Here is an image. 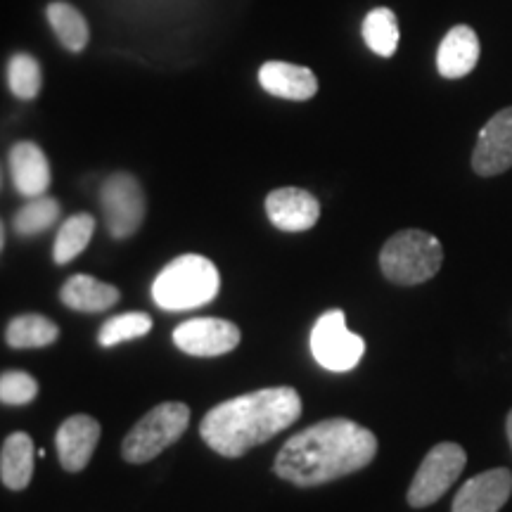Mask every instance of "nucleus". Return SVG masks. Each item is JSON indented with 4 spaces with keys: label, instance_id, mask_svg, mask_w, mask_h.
I'll return each mask as SVG.
<instances>
[{
    "label": "nucleus",
    "instance_id": "obj_3",
    "mask_svg": "<svg viewBox=\"0 0 512 512\" xmlns=\"http://www.w3.org/2000/svg\"><path fill=\"white\" fill-rule=\"evenodd\" d=\"M221 275L207 256L183 254L171 261L152 285V299L164 311H190L214 302Z\"/></svg>",
    "mask_w": 512,
    "mask_h": 512
},
{
    "label": "nucleus",
    "instance_id": "obj_23",
    "mask_svg": "<svg viewBox=\"0 0 512 512\" xmlns=\"http://www.w3.org/2000/svg\"><path fill=\"white\" fill-rule=\"evenodd\" d=\"M57 219H60V202L53 200V197L41 195L29 200L17 211L15 230L22 238H29V235H38L48 230Z\"/></svg>",
    "mask_w": 512,
    "mask_h": 512
},
{
    "label": "nucleus",
    "instance_id": "obj_4",
    "mask_svg": "<svg viewBox=\"0 0 512 512\" xmlns=\"http://www.w3.org/2000/svg\"><path fill=\"white\" fill-rule=\"evenodd\" d=\"M444 264V247L425 230H399L384 242L380 252V268L389 283L413 287L427 283L439 273Z\"/></svg>",
    "mask_w": 512,
    "mask_h": 512
},
{
    "label": "nucleus",
    "instance_id": "obj_25",
    "mask_svg": "<svg viewBox=\"0 0 512 512\" xmlns=\"http://www.w3.org/2000/svg\"><path fill=\"white\" fill-rule=\"evenodd\" d=\"M150 330H152V318L147 316V313H140V311L121 313V316H114L102 325L98 342L100 347H117V344L128 342V339L145 337Z\"/></svg>",
    "mask_w": 512,
    "mask_h": 512
},
{
    "label": "nucleus",
    "instance_id": "obj_27",
    "mask_svg": "<svg viewBox=\"0 0 512 512\" xmlns=\"http://www.w3.org/2000/svg\"><path fill=\"white\" fill-rule=\"evenodd\" d=\"M505 432H508V441H510V448H512V411L508 413V420H505Z\"/></svg>",
    "mask_w": 512,
    "mask_h": 512
},
{
    "label": "nucleus",
    "instance_id": "obj_21",
    "mask_svg": "<svg viewBox=\"0 0 512 512\" xmlns=\"http://www.w3.org/2000/svg\"><path fill=\"white\" fill-rule=\"evenodd\" d=\"M363 41L380 57H392L399 48V22L389 8L370 10L363 19Z\"/></svg>",
    "mask_w": 512,
    "mask_h": 512
},
{
    "label": "nucleus",
    "instance_id": "obj_10",
    "mask_svg": "<svg viewBox=\"0 0 512 512\" xmlns=\"http://www.w3.org/2000/svg\"><path fill=\"white\" fill-rule=\"evenodd\" d=\"M512 166V107L494 114L479 131L472 169L479 176L489 178L508 171Z\"/></svg>",
    "mask_w": 512,
    "mask_h": 512
},
{
    "label": "nucleus",
    "instance_id": "obj_8",
    "mask_svg": "<svg viewBox=\"0 0 512 512\" xmlns=\"http://www.w3.org/2000/svg\"><path fill=\"white\" fill-rule=\"evenodd\" d=\"M100 204L105 211L107 228L114 240H126L138 233L145 219V195L136 176L119 171L102 183Z\"/></svg>",
    "mask_w": 512,
    "mask_h": 512
},
{
    "label": "nucleus",
    "instance_id": "obj_13",
    "mask_svg": "<svg viewBox=\"0 0 512 512\" xmlns=\"http://www.w3.org/2000/svg\"><path fill=\"white\" fill-rule=\"evenodd\" d=\"M100 441V422L91 415H72L55 434L60 463L67 472H81L91 463L95 446Z\"/></svg>",
    "mask_w": 512,
    "mask_h": 512
},
{
    "label": "nucleus",
    "instance_id": "obj_14",
    "mask_svg": "<svg viewBox=\"0 0 512 512\" xmlns=\"http://www.w3.org/2000/svg\"><path fill=\"white\" fill-rule=\"evenodd\" d=\"M259 83L275 98L306 102L318 93V79L309 67L271 60L259 69Z\"/></svg>",
    "mask_w": 512,
    "mask_h": 512
},
{
    "label": "nucleus",
    "instance_id": "obj_20",
    "mask_svg": "<svg viewBox=\"0 0 512 512\" xmlns=\"http://www.w3.org/2000/svg\"><path fill=\"white\" fill-rule=\"evenodd\" d=\"M46 15L64 48L72 50V53H81L88 46L91 29H88V22L74 5L64 3V0H55V3L48 5Z\"/></svg>",
    "mask_w": 512,
    "mask_h": 512
},
{
    "label": "nucleus",
    "instance_id": "obj_9",
    "mask_svg": "<svg viewBox=\"0 0 512 512\" xmlns=\"http://www.w3.org/2000/svg\"><path fill=\"white\" fill-rule=\"evenodd\" d=\"M240 328L223 318H192L174 330V344L190 356H221L240 344Z\"/></svg>",
    "mask_w": 512,
    "mask_h": 512
},
{
    "label": "nucleus",
    "instance_id": "obj_1",
    "mask_svg": "<svg viewBox=\"0 0 512 512\" xmlns=\"http://www.w3.org/2000/svg\"><path fill=\"white\" fill-rule=\"evenodd\" d=\"M377 437L347 418H330L306 427L285 441L275 456L273 472L302 489L335 482L373 463Z\"/></svg>",
    "mask_w": 512,
    "mask_h": 512
},
{
    "label": "nucleus",
    "instance_id": "obj_26",
    "mask_svg": "<svg viewBox=\"0 0 512 512\" xmlns=\"http://www.w3.org/2000/svg\"><path fill=\"white\" fill-rule=\"evenodd\" d=\"M38 394V382L22 370H10L0 375V403L8 406H24L31 403Z\"/></svg>",
    "mask_w": 512,
    "mask_h": 512
},
{
    "label": "nucleus",
    "instance_id": "obj_28",
    "mask_svg": "<svg viewBox=\"0 0 512 512\" xmlns=\"http://www.w3.org/2000/svg\"><path fill=\"white\" fill-rule=\"evenodd\" d=\"M3 245H5V228H3V221H0V252H3Z\"/></svg>",
    "mask_w": 512,
    "mask_h": 512
},
{
    "label": "nucleus",
    "instance_id": "obj_16",
    "mask_svg": "<svg viewBox=\"0 0 512 512\" xmlns=\"http://www.w3.org/2000/svg\"><path fill=\"white\" fill-rule=\"evenodd\" d=\"M479 62V38L475 29L453 27L437 50V69L444 79H463Z\"/></svg>",
    "mask_w": 512,
    "mask_h": 512
},
{
    "label": "nucleus",
    "instance_id": "obj_11",
    "mask_svg": "<svg viewBox=\"0 0 512 512\" xmlns=\"http://www.w3.org/2000/svg\"><path fill=\"white\" fill-rule=\"evenodd\" d=\"M512 494V475L505 467L479 472L460 486L451 512H498Z\"/></svg>",
    "mask_w": 512,
    "mask_h": 512
},
{
    "label": "nucleus",
    "instance_id": "obj_12",
    "mask_svg": "<svg viewBox=\"0 0 512 512\" xmlns=\"http://www.w3.org/2000/svg\"><path fill=\"white\" fill-rule=\"evenodd\" d=\"M266 214L275 228L285 233H304L320 219V202L309 190L278 188L268 192Z\"/></svg>",
    "mask_w": 512,
    "mask_h": 512
},
{
    "label": "nucleus",
    "instance_id": "obj_7",
    "mask_svg": "<svg viewBox=\"0 0 512 512\" xmlns=\"http://www.w3.org/2000/svg\"><path fill=\"white\" fill-rule=\"evenodd\" d=\"M467 465V453L456 441H441L427 453L422 465L415 472L411 489H408V505L411 508H427L456 484Z\"/></svg>",
    "mask_w": 512,
    "mask_h": 512
},
{
    "label": "nucleus",
    "instance_id": "obj_15",
    "mask_svg": "<svg viewBox=\"0 0 512 512\" xmlns=\"http://www.w3.org/2000/svg\"><path fill=\"white\" fill-rule=\"evenodd\" d=\"M10 174L19 195L29 197V200L46 195L50 181H53L48 157L43 155L41 147L27 143V140L10 150Z\"/></svg>",
    "mask_w": 512,
    "mask_h": 512
},
{
    "label": "nucleus",
    "instance_id": "obj_19",
    "mask_svg": "<svg viewBox=\"0 0 512 512\" xmlns=\"http://www.w3.org/2000/svg\"><path fill=\"white\" fill-rule=\"evenodd\" d=\"M57 337H60V328L53 320L38 316V313H24V316L10 320L8 332H5V339L12 349L50 347Z\"/></svg>",
    "mask_w": 512,
    "mask_h": 512
},
{
    "label": "nucleus",
    "instance_id": "obj_24",
    "mask_svg": "<svg viewBox=\"0 0 512 512\" xmlns=\"http://www.w3.org/2000/svg\"><path fill=\"white\" fill-rule=\"evenodd\" d=\"M41 64L34 55L17 53L10 57L8 62V86L12 95H17L19 100H34L41 93Z\"/></svg>",
    "mask_w": 512,
    "mask_h": 512
},
{
    "label": "nucleus",
    "instance_id": "obj_6",
    "mask_svg": "<svg viewBox=\"0 0 512 512\" xmlns=\"http://www.w3.org/2000/svg\"><path fill=\"white\" fill-rule=\"evenodd\" d=\"M311 354L325 370L347 373V370H354L366 354V342L347 328V318L342 311L330 309L313 325Z\"/></svg>",
    "mask_w": 512,
    "mask_h": 512
},
{
    "label": "nucleus",
    "instance_id": "obj_22",
    "mask_svg": "<svg viewBox=\"0 0 512 512\" xmlns=\"http://www.w3.org/2000/svg\"><path fill=\"white\" fill-rule=\"evenodd\" d=\"M95 233V219L91 214H74L62 223L53 245L55 264H69L88 247Z\"/></svg>",
    "mask_w": 512,
    "mask_h": 512
},
{
    "label": "nucleus",
    "instance_id": "obj_17",
    "mask_svg": "<svg viewBox=\"0 0 512 512\" xmlns=\"http://www.w3.org/2000/svg\"><path fill=\"white\" fill-rule=\"evenodd\" d=\"M119 290L110 283H100L91 275H72L67 283L62 285L60 299L69 309L81 313H100L112 309L119 302Z\"/></svg>",
    "mask_w": 512,
    "mask_h": 512
},
{
    "label": "nucleus",
    "instance_id": "obj_5",
    "mask_svg": "<svg viewBox=\"0 0 512 512\" xmlns=\"http://www.w3.org/2000/svg\"><path fill=\"white\" fill-rule=\"evenodd\" d=\"M190 408L181 401H166L140 418L121 444V456L128 463H147L157 458L164 448L174 446L188 430Z\"/></svg>",
    "mask_w": 512,
    "mask_h": 512
},
{
    "label": "nucleus",
    "instance_id": "obj_18",
    "mask_svg": "<svg viewBox=\"0 0 512 512\" xmlns=\"http://www.w3.org/2000/svg\"><path fill=\"white\" fill-rule=\"evenodd\" d=\"M34 441L29 434L15 432L5 439L0 451V479L12 491L27 489L34 477Z\"/></svg>",
    "mask_w": 512,
    "mask_h": 512
},
{
    "label": "nucleus",
    "instance_id": "obj_2",
    "mask_svg": "<svg viewBox=\"0 0 512 512\" xmlns=\"http://www.w3.org/2000/svg\"><path fill=\"white\" fill-rule=\"evenodd\" d=\"M302 415V396L294 387H268L223 401L204 415L200 434L211 451L240 458L254 446L294 425Z\"/></svg>",
    "mask_w": 512,
    "mask_h": 512
}]
</instances>
